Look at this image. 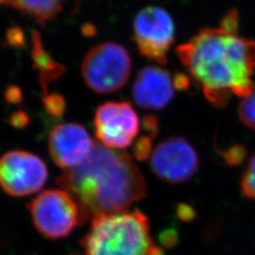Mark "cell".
I'll return each instance as SVG.
<instances>
[{"instance_id": "obj_1", "label": "cell", "mask_w": 255, "mask_h": 255, "mask_svg": "<svg viewBox=\"0 0 255 255\" xmlns=\"http://www.w3.org/2000/svg\"><path fill=\"white\" fill-rule=\"evenodd\" d=\"M176 52L213 105L223 107L233 96L255 92V41L221 27L202 28Z\"/></svg>"}, {"instance_id": "obj_2", "label": "cell", "mask_w": 255, "mask_h": 255, "mask_svg": "<svg viewBox=\"0 0 255 255\" xmlns=\"http://www.w3.org/2000/svg\"><path fill=\"white\" fill-rule=\"evenodd\" d=\"M56 182L78 202L83 223L92 217L128 211L146 196V181L129 155L97 143L82 164Z\"/></svg>"}, {"instance_id": "obj_3", "label": "cell", "mask_w": 255, "mask_h": 255, "mask_svg": "<svg viewBox=\"0 0 255 255\" xmlns=\"http://www.w3.org/2000/svg\"><path fill=\"white\" fill-rule=\"evenodd\" d=\"M82 247L85 255H164L146 215L138 210L94 218Z\"/></svg>"}, {"instance_id": "obj_4", "label": "cell", "mask_w": 255, "mask_h": 255, "mask_svg": "<svg viewBox=\"0 0 255 255\" xmlns=\"http://www.w3.org/2000/svg\"><path fill=\"white\" fill-rule=\"evenodd\" d=\"M131 72V60L124 46L107 42L91 48L82 64L87 87L97 94H111L126 85Z\"/></svg>"}, {"instance_id": "obj_5", "label": "cell", "mask_w": 255, "mask_h": 255, "mask_svg": "<svg viewBox=\"0 0 255 255\" xmlns=\"http://www.w3.org/2000/svg\"><path fill=\"white\" fill-rule=\"evenodd\" d=\"M27 208L37 231L50 239L67 237L83 223L78 202L64 189L40 193Z\"/></svg>"}, {"instance_id": "obj_6", "label": "cell", "mask_w": 255, "mask_h": 255, "mask_svg": "<svg viewBox=\"0 0 255 255\" xmlns=\"http://www.w3.org/2000/svg\"><path fill=\"white\" fill-rule=\"evenodd\" d=\"M133 40L140 54L160 64L167 63L174 43L175 25L170 14L160 7L141 9L133 20Z\"/></svg>"}, {"instance_id": "obj_7", "label": "cell", "mask_w": 255, "mask_h": 255, "mask_svg": "<svg viewBox=\"0 0 255 255\" xmlns=\"http://www.w3.org/2000/svg\"><path fill=\"white\" fill-rule=\"evenodd\" d=\"M48 171L44 161L25 150H10L0 157V186L13 197L39 191L46 183Z\"/></svg>"}, {"instance_id": "obj_8", "label": "cell", "mask_w": 255, "mask_h": 255, "mask_svg": "<svg viewBox=\"0 0 255 255\" xmlns=\"http://www.w3.org/2000/svg\"><path fill=\"white\" fill-rule=\"evenodd\" d=\"M96 136L103 146L123 149L130 146L140 130L135 110L126 101H108L96 111Z\"/></svg>"}, {"instance_id": "obj_9", "label": "cell", "mask_w": 255, "mask_h": 255, "mask_svg": "<svg viewBox=\"0 0 255 255\" xmlns=\"http://www.w3.org/2000/svg\"><path fill=\"white\" fill-rule=\"evenodd\" d=\"M199 156L191 144L182 137L167 138L150 154V167L157 178L171 184L191 180L199 168Z\"/></svg>"}, {"instance_id": "obj_10", "label": "cell", "mask_w": 255, "mask_h": 255, "mask_svg": "<svg viewBox=\"0 0 255 255\" xmlns=\"http://www.w3.org/2000/svg\"><path fill=\"white\" fill-rule=\"evenodd\" d=\"M189 86L184 74L172 75L159 66H146L137 74L132 84V98L143 109H164L173 100L177 90Z\"/></svg>"}, {"instance_id": "obj_11", "label": "cell", "mask_w": 255, "mask_h": 255, "mask_svg": "<svg viewBox=\"0 0 255 255\" xmlns=\"http://www.w3.org/2000/svg\"><path fill=\"white\" fill-rule=\"evenodd\" d=\"M95 144L85 128L72 122L55 126L47 141L51 159L65 170L82 164L90 154Z\"/></svg>"}, {"instance_id": "obj_12", "label": "cell", "mask_w": 255, "mask_h": 255, "mask_svg": "<svg viewBox=\"0 0 255 255\" xmlns=\"http://www.w3.org/2000/svg\"><path fill=\"white\" fill-rule=\"evenodd\" d=\"M32 50L31 58L34 68L39 72V83L44 92V94H48V86L51 82L59 80L64 72L65 67L62 64L57 63L54 59L46 51L43 46L41 35L39 32H32Z\"/></svg>"}, {"instance_id": "obj_13", "label": "cell", "mask_w": 255, "mask_h": 255, "mask_svg": "<svg viewBox=\"0 0 255 255\" xmlns=\"http://www.w3.org/2000/svg\"><path fill=\"white\" fill-rule=\"evenodd\" d=\"M65 0H6L5 4L45 26L62 10Z\"/></svg>"}, {"instance_id": "obj_14", "label": "cell", "mask_w": 255, "mask_h": 255, "mask_svg": "<svg viewBox=\"0 0 255 255\" xmlns=\"http://www.w3.org/2000/svg\"><path fill=\"white\" fill-rule=\"evenodd\" d=\"M238 117L246 127L255 130V90L239 104Z\"/></svg>"}, {"instance_id": "obj_15", "label": "cell", "mask_w": 255, "mask_h": 255, "mask_svg": "<svg viewBox=\"0 0 255 255\" xmlns=\"http://www.w3.org/2000/svg\"><path fill=\"white\" fill-rule=\"evenodd\" d=\"M241 191L243 195L255 201V153L247 165L241 180Z\"/></svg>"}, {"instance_id": "obj_16", "label": "cell", "mask_w": 255, "mask_h": 255, "mask_svg": "<svg viewBox=\"0 0 255 255\" xmlns=\"http://www.w3.org/2000/svg\"><path fill=\"white\" fill-rule=\"evenodd\" d=\"M46 112L55 118H61L65 111V101L61 95L46 94L43 100Z\"/></svg>"}, {"instance_id": "obj_17", "label": "cell", "mask_w": 255, "mask_h": 255, "mask_svg": "<svg viewBox=\"0 0 255 255\" xmlns=\"http://www.w3.org/2000/svg\"><path fill=\"white\" fill-rule=\"evenodd\" d=\"M239 27V16L237 9H231L222 18L220 27L231 33H237Z\"/></svg>"}, {"instance_id": "obj_18", "label": "cell", "mask_w": 255, "mask_h": 255, "mask_svg": "<svg viewBox=\"0 0 255 255\" xmlns=\"http://www.w3.org/2000/svg\"><path fill=\"white\" fill-rule=\"evenodd\" d=\"M7 39L9 45L12 46H24L25 38L24 33L19 27H12L7 33Z\"/></svg>"}, {"instance_id": "obj_19", "label": "cell", "mask_w": 255, "mask_h": 255, "mask_svg": "<svg viewBox=\"0 0 255 255\" xmlns=\"http://www.w3.org/2000/svg\"><path fill=\"white\" fill-rule=\"evenodd\" d=\"M9 123L12 127L22 128L28 124V117L25 112H16L11 115L9 119Z\"/></svg>"}, {"instance_id": "obj_20", "label": "cell", "mask_w": 255, "mask_h": 255, "mask_svg": "<svg viewBox=\"0 0 255 255\" xmlns=\"http://www.w3.org/2000/svg\"><path fill=\"white\" fill-rule=\"evenodd\" d=\"M5 97L10 103H19L22 101V92L16 86H10L5 93Z\"/></svg>"}, {"instance_id": "obj_21", "label": "cell", "mask_w": 255, "mask_h": 255, "mask_svg": "<svg viewBox=\"0 0 255 255\" xmlns=\"http://www.w3.org/2000/svg\"><path fill=\"white\" fill-rule=\"evenodd\" d=\"M5 2H6V0H0V5L1 4H5Z\"/></svg>"}]
</instances>
